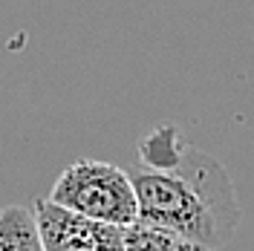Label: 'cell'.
Instances as JSON below:
<instances>
[{
	"mask_svg": "<svg viewBox=\"0 0 254 251\" xmlns=\"http://www.w3.org/2000/svg\"><path fill=\"white\" fill-rule=\"evenodd\" d=\"M133 171L139 222L220 251L240 225L231 176L214 156L193 147L179 127L162 125L139 141Z\"/></svg>",
	"mask_w": 254,
	"mask_h": 251,
	"instance_id": "6da1fadb",
	"label": "cell"
},
{
	"mask_svg": "<svg viewBox=\"0 0 254 251\" xmlns=\"http://www.w3.org/2000/svg\"><path fill=\"white\" fill-rule=\"evenodd\" d=\"M49 199L122 228L139 222V196H136L133 176L110 162H98V159L72 162L55 179Z\"/></svg>",
	"mask_w": 254,
	"mask_h": 251,
	"instance_id": "7a4b0ae2",
	"label": "cell"
},
{
	"mask_svg": "<svg viewBox=\"0 0 254 251\" xmlns=\"http://www.w3.org/2000/svg\"><path fill=\"white\" fill-rule=\"evenodd\" d=\"M35 220L41 228V240L47 251H125L127 228L93 220L72 208L35 199Z\"/></svg>",
	"mask_w": 254,
	"mask_h": 251,
	"instance_id": "3957f363",
	"label": "cell"
},
{
	"mask_svg": "<svg viewBox=\"0 0 254 251\" xmlns=\"http://www.w3.org/2000/svg\"><path fill=\"white\" fill-rule=\"evenodd\" d=\"M0 251H47L35 208L6 205L0 211Z\"/></svg>",
	"mask_w": 254,
	"mask_h": 251,
	"instance_id": "277c9868",
	"label": "cell"
},
{
	"mask_svg": "<svg viewBox=\"0 0 254 251\" xmlns=\"http://www.w3.org/2000/svg\"><path fill=\"white\" fill-rule=\"evenodd\" d=\"M125 251H214V249H205V246H199L193 240H185V237L153 228V225L136 222V225L127 228Z\"/></svg>",
	"mask_w": 254,
	"mask_h": 251,
	"instance_id": "5b68a950",
	"label": "cell"
}]
</instances>
